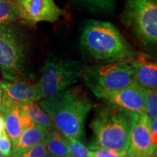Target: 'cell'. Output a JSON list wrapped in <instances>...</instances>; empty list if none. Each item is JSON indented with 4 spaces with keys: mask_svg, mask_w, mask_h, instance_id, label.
Returning a JSON list of instances; mask_svg holds the SVG:
<instances>
[{
    "mask_svg": "<svg viewBox=\"0 0 157 157\" xmlns=\"http://www.w3.org/2000/svg\"><path fill=\"white\" fill-rule=\"evenodd\" d=\"M39 105L65 137L81 140L86 117L93 103L79 88H67L42 98Z\"/></svg>",
    "mask_w": 157,
    "mask_h": 157,
    "instance_id": "cell-1",
    "label": "cell"
},
{
    "mask_svg": "<svg viewBox=\"0 0 157 157\" xmlns=\"http://www.w3.org/2000/svg\"><path fill=\"white\" fill-rule=\"evenodd\" d=\"M139 114L109 103L100 105L91 123L93 137L89 148L126 153Z\"/></svg>",
    "mask_w": 157,
    "mask_h": 157,
    "instance_id": "cell-2",
    "label": "cell"
},
{
    "mask_svg": "<svg viewBox=\"0 0 157 157\" xmlns=\"http://www.w3.org/2000/svg\"><path fill=\"white\" fill-rule=\"evenodd\" d=\"M80 44L86 53L101 61L131 63L137 55L117 27L107 21H88L82 29Z\"/></svg>",
    "mask_w": 157,
    "mask_h": 157,
    "instance_id": "cell-3",
    "label": "cell"
},
{
    "mask_svg": "<svg viewBox=\"0 0 157 157\" xmlns=\"http://www.w3.org/2000/svg\"><path fill=\"white\" fill-rule=\"evenodd\" d=\"M120 18L142 44H156L157 0H125Z\"/></svg>",
    "mask_w": 157,
    "mask_h": 157,
    "instance_id": "cell-4",
    "label": "cell"
},
{
    "mask_svg": "<svg viewBox=\"0 0 157 157\" xmlns=\"http://www.w3.org/2000/svg\"><path fill=\"white\" fill-rule=\"evenodd\" d=\"M0 71L9 82L26 76V46L23 37L10 24L0 25Z\"/></svg>",
    "mask_w": 157,
    "mask_h": 157,
    "instance_id": "cell-5",
    "label": "cell"
},
{
    "mask_svg": "<svg viewBox=\"0 0 157 157\" xmlns=\"http://www.w3.org/2000/svg\"><path fill=\"white\" fill-rule=\"evenodd\" d=\"M133 68L130 63L122 60H106L84 68L82 77L93 93L112 91L134 83Z\"/></svg>",
    "mask_w": 157,
    "mask_h": 157,
    "instance_id": "cell-6",
    "label": "cell"
},
{
    "mask_svg": "<svg viewBox=\"0 0 157 157\" xmlns=\"http://www.w3.org/2000/svg\"><path fill=\"white\" fill-rule=\"evenodd\" d=\"M84 66L75 60L50 56L42 69L37 85L42 98L49 97L67 89L82 77Z\"/></svg>",
    "mask_w": 157,
    "mask_h": 157,
    "instance_id": "cell-7",
    "label": "cell"
},
{
    "mask_svg": "<svg viewBox=\"0 0 157 157\" xmlns=\"http://www.w3.org/2000/svg\"><path fill=\"white\" fill-rule=\"evenodd\" d=\"M15 6L17 18L32 24L54 23L66 15L54 0H15Z\"/></svg>",
    "mask_w": 157,
    "mask_h": 157,
    "instance_id": "cell-8",
    "label": "cell"
},
{
    "mask_svg": "<svg viewBox=\"0 0 157 157\" xmlns=\"http://www.w3.org/2000/svg\"><path fill=\"white\" fill-rule=\"evenodd\" d=\"M151 121L146 113L139 114L131 132L127 157H151L156 146L153 143L151 134Z\"/></svg>",
    "mask_w": 157,
    "mask_h": 157,
    "instance_id": "cell-9",
    "label": "cell"
},
{
    "mask_svg": "<svg viewBox=\"0 0 157 157\" xmlns=\"http://www.w3.org/2000/svg\"><path fill=\"white\" fill-rule=\"evenodd\" d=\"M98 98L109 103L138 113H146L142 87L136 83L112 91H99L93 93Z\"/></svg>",
    "mask_w": 157,
    "mask_h": 157,
    "instance_id": "cell-10",
    "label": "cell"
},
{
    "mask_svg": "<svg viewBox=\"0 0 157 157\" xmlns=\"http://www.w3.org/2000/svg\"><path fill=\"white\" fill-rule=\"evenodd\" d=\"M133 68L134 82L146 89L157 88V64L149 60L148 56L137 52L136 57L130 63Z\"/></svg>",
    "mask_w": 157,
    "mask_h": 157,
    "instance_id": "cell-11",
    "label": "cell"
},
{
    "mask_svg": "<svg viewBox=\"0 0 157 157\" xmlns=\"http://www.w3.org/2000/svg\"><path fill=\"white\" fill-rule=\"evenodd\" d=\"M0 84L7 97L15 103L23 104L36 102L42 99V93L37 84H29L21 81L7 82L1 80Z\"/></svg>",
    "mask_w": 157,
    "mask_h": 157,
    "instance_id": "cell-12",
    "label": "cell"
},
{
    "mask_svg": "<svg viewBox=\"0 0 157 157\" xmlns=\"http://www.w3.org/2000/svg\"><path fill=\"white\" fill-rule=\"evenodd\" d=\"M50 129L42 125L35 124L24 129L14 146L10 157H19L25 151L45 139Z\"/></svg>",
    "mask_w": 157,
    "mask_h": 157,
    "instance_id": "cell-13",
    "label": "cell"
},
{
    "mask_svg": "<svg viewBox=\"0 0 157 157\" xmlns=\"http://www.w3.org/2000/svg\"><path fill=\"white\" fill-rule=\"evenodd\" d=\"M21 104L15 103L4 112L5 131L9 135L12 143V147L14 146L22 134L23 129L21 119Z\"/></svg>",
    "mask_w": 157,
    "mask_h": 157,
    "instance_id": "cell-14",
    "label": "cell"
},
{
    "mask_svg": "<svg viewBox=\"0 0 157 157\" xmlns=\"http://www.w3.org/2000/svg\"><path fill=\"white\" fill-rule=\"evenodd\" d=\"M47 151L56 157H69L66 137L58 129H51L46 137Z\"/></svg>",
    "mask_w": 157,
    "mask_h": 157,
    "instance_id": "cell-15",
    "label": "cell"
},
{
    "mask_svg": "<svg viewBox=\"0 0 157 157\" xmlns=\"http://www.w3.org/2000/svg\"><path fill=\"white\" fill-rule=\"evenodd\" d=\"M21 106L35 124L42 125L49 129L53 127L54 125L50 117L36 101L21 104Z\"/></svg>",
    "mask_w": 157,
    "mask_h": 157,
    "instance_id": "cell-16",
    "label": "cell"
},
{
    "mask_svg": "<svg viewBox=\"0 0 157 157\" xmlns=\"http://www.w3.org/2000/svg\"><path fill=\"white\" fill-rule=\"evenodd\" d=\"M80 6L95 14L106 15L114 12L117 0H74Z\"/></svg>",
    "mask_w": 157,
    "mask_h": 157,
    "instance_id": "cell-17",
    "label": "cell"
},
{
    "mask_svg": "<svg viewBox=\"0 0 157 157\" xmlns=\"http://www.w3.org/2000/svg\"><path fill=\"white\" fill-rule=\"evenodd\" d=\"M145 111L151 119L157 118V93L156 89H146L142 87Z\"/></svg>",
    "mask_w": 157,
    "mask_h": 157,
    "instance_id": "cell-18",
    "label": "cell"
},
{
    "mask_svg": "<svg viewBox=\"0 0 157 157\" xmlns=\"http://www.w3.org/2000/svg\"><path fill=\"white\" fill-rule=\"evenodd\" d=\"M17 18L15 0H0V25H9Z\"/></svg>",
    "mask_w": 157,
    "mask_h": 157,
    "instance_id": "cell-19",
    "label": "cell"
},
{
    "mask_svg": "<svg viewBox=\"0 0 157 157\" xmlns=\"http://www.w3.org/2000/svg\"><path fill=\"white\" fill-rule=\"evenodd\" d=\"M69 157H88L90 150L80 140L66 137Z\"/></svg>",
    "mask_w": 157,
    "mask_h": 157,
    "instance_id": "cell-20",
    "label": "cell"
},
{
    "mask_svg": "<svg viewBox=\"0 0 157 157\" xmlns=\"http://www.w3.org/2000/svg\"><path fill=\"white\" fill-rule=\"evenodd\" d=\"M88 157H127L126 153H119L105 148L90 151Z\"/></svg>",
    "mask_w": 157,
    "mask_h": 157,
    "instance_id": "cell-21",
    "label": "cell"
},
{
    "mask_svg": "<svg viewBox=\"0 0 157 157\" xmlns=\"http://www.w3.org/2000/svg\"><path fill=\"white\" fill-rule=\"evenodd\" d=\"M45 152H47L46 141H45V139H44L19 157H39L44 154Z\"/></svg>",
    "mask_w": 157,
    "mask_h": 157,
    "instance_id": "cell-22",
    "label": "cell"
},
{
    "mask_svg": "<svg viewBox=\"0 0 157 157\" xmlns=\"http://www.w3.org/2000/svg\"><path fill=\"white\" fill-rule=\"evenodd\" d=\"M12 143L9 135L5 130L0 134V152L6 157H10L11 154Z\"/></svg>",
    "mask_w": 157,
    "mask_h": 157,
    "instance_id": "cell-23",
    "label": "cell"
},
{
    "mask_svg": "<svg viewBox=\"0 0 157 157\" xmlns=\"http://www.w3.org/2000/svg\"><path fill=\"white\" fill-rule=\"evenodd\" d=\"M15 103H17L12 101L11 100L7 97L5 90H4L2 87L1 84H0V113H4V112H5L6 110L9 109L10 107L12 106L13 105H14Z\"/></svg>",
    "mask_w": 157,
    "mask_h": 157,
    "instance_id": "cell-24",
    "label": "cell"
},
{
    "mask_svg": "<svg viewBox=\"0 0 157 157\" xmlns=\"http://www.w3.org/2000/svg\"><path fill=\"white\" fill-rule=\"evenodd\" d=\"M151 134L153 143L156 146L157 144V120L152 119L151 121Z\"/></svg>",
    "mask_w": 157,
    "mask_h": 157,
    "instance_id": "cell-25",
    "label": "cell"
},
{
    "mask_svg": "<svg viewBox=\"0 0 157 157\" xmlns=\"http://www.w3.org/2000/svg\"><path fill=\"white\" fill-rule=\"evenodd\" d=\"M5 130V119H4V114L0 113V134Z\"/></svg>",
    "mask_w": 157,
    "mask_h": 157,
    "instance_id": "cell-26",
    "label": "cell"
},
{
    "mask_svg": "<svg viewBox=\"0 0 157 157\" xmlns=\"http://www.w3.org/2000/svg\"><path fill=\"white\" fill-rule=\"evenodd\" d=\"M39 157H56V156H54L53 155H52L51 154H50L49 152L47 151V152H45L44 154L42 155V156H39Z\"/></svg>",
    "mask_w": 157,
    "mask_h": 157,
    "instance_id": "cell-27",
    "label": "cell"
},
{
    "mask_svg": "<svg viewBox=\"0 0 157 157\" xmlns=\"http://www.w3.org/2000/svg\"><path fill=\"white\" fill-rule=\"evenodd\" d=\"M0 157H6V156H4V155H3L2 154L1 152H0Z\"/></svg>",
    "mask_w": 157,
    "mask_h": 157,
    "instance_id": "cell-28",
    "label": "cell"
},
{
    "mask_svg": "<svg viewBox=\"0 0 157 157\" xmlns=\"http://www.w3.org/2000/svg\"><path fill=\"white\" fill-rule=\"evenodd\" d=\"M151 157H155V156H151Z\"/></svg>",
    "mask_w": 157,
    "mask_h": 157,
    "instance_id": "cell-29",
    "label": "cell"
}]
</instances>
